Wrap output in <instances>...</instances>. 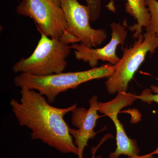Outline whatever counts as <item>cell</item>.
Instances as JSON below:
<instances>
[{"label": "cell", "mask_w": 158, "mask_h": 158, "mask_svg": "<svg viewBox=\"0 0 158 158\" xmlns=\"http://www.w3.org/2000/svg\"><path fill=\"white\" fill-rule=\"evenodd\" d=\"M20 100L12 99L10 106L20 126L31 130V138L39 140L64 154L78 156L79 151L64 119L77 107V104L65 108L51 106L38 91L21 89Z\"/></svg>", "instance_id": "obj_1"}, {"label": "cell", "mask_w": 158, "mask_h": 158, "mask_svg": "<svg viewBox=\"0 0 158 158\" xmlns=\"http://www.w3.org/2000/svg\"><path fill=\"white\" fill-rule=\"evenodd\" d=\"M114 69L115 65L107 64L83 71L62 72L46 76L19 73L14 78V83L21 89L38 91L45 97L50 104H52L60 94L69 89H76L85 82L108 78Z\"/></svg>", "instance_id": "obj_2"}, {"label": "cell", "mask_w": 158, "mask_h": 158, "mask_svg": "<svg viewBox=\"0 0 158 158\" xmlns=\"http://www.w3.org/2000/svg\"><path fill=\"white\" fill-rule=\"evenodd\" d=\"M69 44L41 34L33 53L12 66L15 73L46 76L63 72L71 50Z\"/></svg>", "instance_id": "obj_3"}, {"label": "cell", "mask_w": 158, "mask_h": 158, "mask_svg": "<svg viewBox=\"0 0 158 158\" xmlns=\"http://www.w3.org/2000/svg\"><path fill=\"white\" fill-rule=\"evenodd\" d=\"M16 10L18 14L33 19L40 34L67 44L80 42L71 34L61 6L51 0H21Z\"/></svg>", "instance_id": "obj_4"}, {"label": "cell", "mask_w": 158, "mask_h": 158, "mask_svg": "<svg viewBox=\"0 0 158 158\" xmlns=\"http://www.w3.org/2000/svg\"><path fill=\"white\" fill-rule=\"evenodd\" d=\"M130 47L123 48V57L115 65L114 72L105 82L108 93L127 92L129 83L140 67L146 55L153 54L158 48V37L146 31L140 34Z\"/></svg>", "instance_id": "obj_5"}, {"label": "cell", "mask_w": 158, "mask_h": 158, "mask_svg": "<svg viewBox=\"0 0 158 158\" xmlns=\"http://www.w3.org/2000/svg\"><path fill=\"white\" fill-rule=\"evenodd\" d=\"M137 95L131 93H118L115 98L106 102H98V112L107 116L113 121L116 128V148L111 153L110 158H118L120 156H127L128 158H153L152 154L139 156L140 149L137 141L128 137L123 125L118 118V113L123 108L131 106L136 100Z\"/></svg>", "instance_id": "obj_6"}, {"label": "cell", "mask_w": 158, "mask_h": 158, "mask_svg": "<svg viewBox=\"0 0 158 158\" xmlns=\"http://www.w3.org/2000/svg\"><path fill=\"white\" fill-rule=\"evenodd\" d=\"M60 6L71 34L81 43L90 48L102 44L107 34L103 29L91 27L90 10L87 5H81L77 0H61Z\"/></svg>", "instance_id": "obj_7"}, {"label": "cell", "mask_w": 158, "mask_h": 158, "mask_svg": "<svg viewBox=\"0 0 158 158\" xmlns=\"http://www.w3.org/2000/svg\"><path fill=\"white\" fill-rule=\"evenodd\" d=\"M110 26L112 31L111 39L103 47L93 48L81 43L71 44V47L74 50L76 59L88 62L92 68L96 67L99 60L106 61L112 65H116L120 59L116 55V48L118 45H124L127 31L126 27L120 23H113Z\"/></svg>", "instance_id": "obj_8"}, {"label": "cell", "mask_w": 158, "mask_h": 158, "mask_svg": "<svg viewBox=\"0 0 158 158\" xmlns=\"http://www.w3.org/2000/svg\"><path fill=\"white\" fill-rule=\"evenodd\" d=\"M98 98L94 95L89 101L88 110L76 108L72 112V123L77 130L69 128V133L74 139V142L78 149V158H83L85 148L90 139H93L97 132L94 128L100 116L98 114Z\"/></svg>", "instance_id": "obj_9"}, {"label": "cell", "mask_w": 158, "mask_h": 158, "mask_svg": "<svg viewBox=\"0 0 158 158\" xmlns=\"http://www.w3.org/2000/svg\"><path fill=\"white\" fill-rule=\"evenodd\" d=\"M125 4L126 11L131 15L137 21L136 24L131 26L130 29L135 32L133 38L137 39L142 34L143 28H147L150 21V14L147 7L146 0H127ZM115 0H111L106 6L110 11L115 12Z\"/></svg>", "instance_id": "obj_10"}, {"label": "cell", "mask_w": 158, "mask_h": 158, "mask_svg": "<svg viewBox=\"0 0 158 158\" xmlns=\"http://www.w3.org/2000/svg\"><path fill=\"white\" fill-rule=\"evenodd\" d=\"M150 14V21L146 31L158 37V1L146 0Z\"/></svg>", "instance_id": "obj_11"}, {"label": "cell", "mask_w": 158, "mask_h": 158, "mask_svg": "<svg viewBox=\"0 0 158 158\" xmlns=\"http://www.w3.org/2000/svg\"><path fill=\"white\" fill-rule=\"evenodd\" d=\"M138 99H140L148 104L152 102L158 104V86L151 85V89H146L142 91L141 94L137 95Z\"/></svg>", "instance_id": "obj_12"}, {"label": "cell", "mask_w": 158, "mask_h": 158, "mask_svg": "<svg viewBox=\"0 0 158 158\" xmlns=\"http://www.w3.org/2000/svg\"><path fill=\"white\" fill-rule=\"evenodd\" d=\"M90 9L91 21L95 22L101 14L102 0H85Z\"/></svg>", "instance_id": "obj_13"}, {"label": "cell", "mask_w": 158, "mask_h": 158, "mask_svg": "<svg viewBox=\"0 0 158 158\" xmlns=\"http://www.w3.org/2000/svg\"><path fill=\"white\" fill-rule=\"evenodd\" d=\"M100 144H98V146H97L96 147L94 148H92V151H91V152H92V158H100V156H98V157H95V152H96L97 151V150L98 148L99 147L100 145Z\"/></svg>", "instance_id": "obj_14"}, {"label": "cell", "mask_w": 158, "mask_h": 158, "mask_svg": "<svg viewBox=\"0 0 158 158\" xmlns=\"http://www.w3.org/2000/svg\"><path fill=\"white\" fill-rule=\"evenodd\" d=\"M52 2H53L55 4L59 5L60 6V4H61V0H51Z\"/></svg>", "instance_id": "obj_15"}, {"label": "cell", "mask_w": 158, "mask_h": 158, "mask_svg": "<svg viewBox=\"0 0 158 158\" xmlns=\"http://www.w3.org/2000/svg\"><path fill=\"white\" fill-rule=\"evenodd\" d=\"M20 1H21V0H20Z\"/></svg>", "instance_id": "obj_16"}]
</instances>
